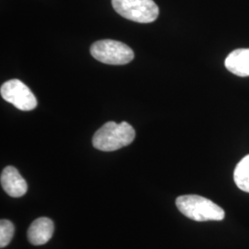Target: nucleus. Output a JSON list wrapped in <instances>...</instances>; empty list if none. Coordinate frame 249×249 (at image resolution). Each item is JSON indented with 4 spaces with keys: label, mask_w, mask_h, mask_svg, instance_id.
<instances>
[{
    "label": "nucleus",
    "mask_w": 249,
    "mask_h": 249,
    "mask_svg": "<svg viewBox=\"0 0 249 249\" xmlns=\"http://www.w3.org/2000/svg\"><path fill=\"white\" fill-rule=\"evenodd\" d=\"M0 94L21 111H31L37 107V100L34 92L22 81L10 80L5 82L0 89Z\"/></svg>",
    "instance_id": "39448f33"
},
{
    "label": "nucleus",
    "mask_w": 249,
    "mask_h": 249,
    "mask_svg": "<svg viewBox=\"0 0 249 249\" xmlns=\"http://www.w3.org/2000/svg\"><path fill=\"white\" fill-rule=\"evenodd\" d=\"M135 136V129L131 124L126 122L117 124L110 121L95 132L92 145L99 151H117L132 142Z\"/></svg>",
    "instance_id": "f257e3e1"
},
{
    "label": "nucleus",
    "mask_w": 249,
    "mask_h": 249,
    "mask_svg": "<svg viewBox=\"0 0 249 249\" xmlns=\"http://www.w3.org/2000/svg\"><path fill=\"white\" fill-rule=\"evenodd\" d=\"M226 69L239 77L249 76V48H240L232 51L225 59Z\"/></svg>",
    "instance_id": "6e6552de"
},
{
    "label": "nucleus",
    "mask_w": 249,
    "mask_h": 249,
    "mask_svg": "<svg viewBox=\"0 0 249 249\" xmlns=\"http://www.w3.org/2000/svg\"><path fill=\"white\" fill-rule=\"evenodd\" d=\"M112 5L123 18L139 23H151L159 15L153 0H112Z\"/></svg>",
    "instance_id": "7ed1b4c3"
},
{
    "label": "nucleus",
    "mask_w": 249,
    "mask_h": 249,
    "mask_svg": "<svg viewBox=\"0 0 249 249\" xmlns=\"http://www.w3.org/2000/svg\"><path fill=\"white\" fill-rule=\"evenodd\" d=\"M54 226L53 223L48 218L41 217L36 219L28 229V239L34 246L45 245L51 239Z\"/></svg>",
    "instance_id": "0eeeda50"
},
{
    "label": "nucleus",
    "mask_w": 249,
    "mask_h": 249,
    "mask_svg": "<svg viewBox=\"0 0 249 249\" xmlns=\"http://www.w3.org/2000/svg\"><path fill=\"white\" fill-rule=\"evenodd\" d=\"M179 212L196 222L222 221L224 211L212 200L197 195L178 196L176 201Z\"/></svg>",
    "instance_id": "f03ea898"
},
{
    "label": "nucleus",
    "mask_w": 249,
    "mask_h": 249,
    "mask_svg": "<svg viewBox=\"0 0 249 249\" xmlns=\"http://www.w3.org/2000/svg\"><path fill=\"white\" fill-rule=\"evenodd\" d=\"M0 181L3 189L9 196L19 197L26 194L28 190L26 180L20 176L15 167L7 166L3 170Z\"/></svg>",
    "instance_id": "423d86ee"
},
{
    "label": "nucleus",
    "mask_w": 249,
    "mask_h": 249,
    "mask_svg": "<svg viewBox=\"0 0 249 249\" xmlns=\"http://www.w3.org/2000/svg\"><path fill=\"white\" fill-rule=\"evenodd\" d=\"M91 55L100 62L107 65H125L134 58L133 50L115 40H100L90 47Z\"/></svg>",
    "instance_id": "20e7f679"
},
{
    "label": "nucleus",
    "mask_w": 249,
    "mask_h": 249,
    "mask_svg": "<svg viewBox=\"0 0 249 249\" xmlns=\"http://www.w3.org/2000/svg\"><path fill=\"white\" fill-rule=\"evenodd\" d=\"M14 234V225L8 220L0 222V248L4 249L10 243Z\"/></svg>",
    "instance_id": "9d476101"
},
{
    "label": "nucleus",
    "mask_w": 249,
    "mask_h": 249,
    "mask_svg": "<svg viewBox=\"0 0 249 249\" xmlns=\"http://www.w3.org/2000/svg\"><path fill=\"white\" fill-rule=\"evenodd\" d=\"M233 178L241 190L249 193V155L243 158L236 165Z\"/></svg>",
    "instance_id": "1a4fd4ad"
}]
</instances>
